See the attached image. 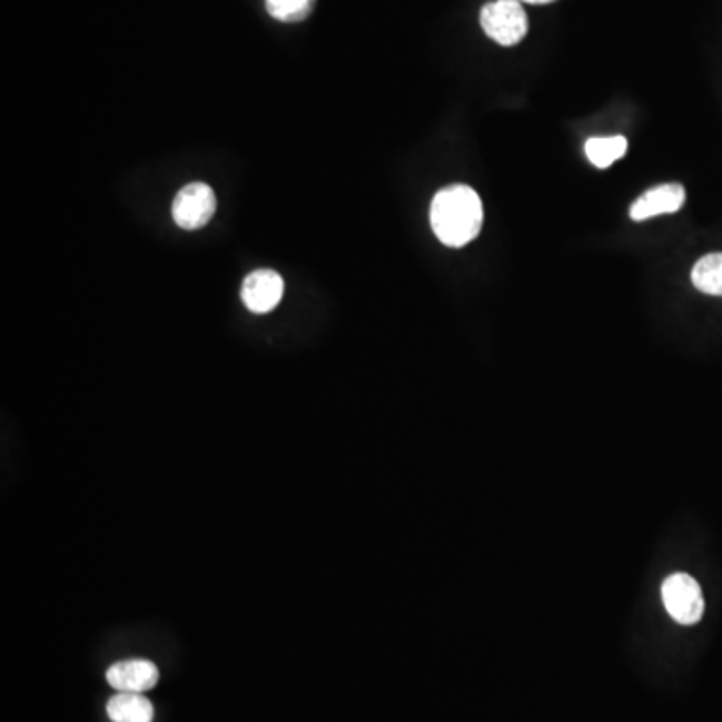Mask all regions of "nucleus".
Here are the masks:
<instances>
[{
	"instance_id": "f257e3e1",
	"label": "nucleus",
	"mask_w": 722,
	"mask_h": 722,
	"mask_svg": "<svg viewBox=\"0 0 722 722\" xmlns=\"http://www.w3.org/2000/svg\"><path fill=\"white\" fill-rule=\"evenodd\" d=\"M482 221V199L468 185L446 187L432 201L429 224L439 241L448 247H464L476 239Z\"/></svg>"
},
{
	"instance_id": "f03ea898",
	"label": "nucleus",
	"mask_w": 722,
	"mask_h": 722,
	"mask_svg": "<svg viewBox=\"0 0 722 722\" xmlns=\"http://www.w3.org/2000/svg\"><path fill=\"white\" fill-rule=\"evenodd\" d=\"M479 24L492 41L502 47H514L528 32V14L520 0H496L482 9Z\"/></svg>"
},
{
	"instance_id": "7ed1b4c3",
	"label": "nucleus",
	"mask_w": 722,
	"mask_h": 722,
	"mask_svg": "<svg viewBox=\"0 0 722 722\" xmlns=\"http://www.w3.org/2000/svg\"><path fill=\"white\" fill-rule=\"evenodd\" d=\"M662 604L672 621L682 626H692L704 616V596L701 584L691 574H672L662 582Z\"/></svg>"
},
{
	"instance_id": "20e7f679",
	"label": "nucleus",
	"mask_w": 722,
	"mask_h": 722,
	"mask_svg": "<svg viewBox=\"0 0 722 722\" xmlns=\"http://www.w3.org/2000/svg\"><path fill=\"white\" fill-rule=\"evenodd\" d=\"M217 211V197L207 184H189L175 197L171 215L175 224L187 231L201 229Z\"/></svg>"
},
{
	"instance_id": "39448f33",
	"label": "nucleus",
	"mask_w": 722,
	"mask_h": 722,
	"mask_svg": "<svg viewBox=\"0 0 722 722\" xmlns=\"http://www.w3.org/2000/svg\"><path fill=\"white\" fill-rule=\"evenodd\" d=\"M284 291L285 284L281 275L274 269H255L254 274L247 275L244 279L241 299L251 314L264 316L281 304Z\"/></svg>"
},
{
	"instance_id": "423d86ee",
	"label": "nucleus",
	"mask_w": 722,
	"mask_h": 722,
	"mask_svg": "<svg viewBox=\"0 0 722 722\" xmlns=\"http://www.w3.org/2000/svg\"><path fill=\"white\" fill-rule=\"evenodd\" d=\"M107 682L115 691L142 692L151 691L159 682V669L154 662L145 659L115 662L107 671Z\"/></svg>"
},
{
	"instance_id": "0eeeda50",
	"label": "nucleus",
	"mask_w": 722,
	"mask_h": 722,
	"mask_svg": "<svg viewBox=\"0 0 722 722\" xmlns=\"http://www.w3.org/2000/svg\"><path fill=\"white\" fill-rule=\"evenodd\" d=\"M686 201V191L681 184H664L649 189L631 207V219L646 221L659 215L676 214Z\"/></svg>"
},
{
	"instance_id": "6e6552de",
	"label": "nucleus",
	"mask_w": 722,
	"mask_h": 722,
	"mask_svg": "<svg viewBox=\"0 0 722 722\" xmlns=\"http://www.w3.org/2000/svg\"><path fill=\"white\" fill-rule=\"evenodd\" d=\"M107 716L112 722H154L155 709L139 692H117L107 702Z\"/></svg>"
},
{
	"instance_id": "1a4fd4ad",
	"label": "nucleus",
	"mask_w": 722,
	"mask_h": 722,
	"mask_svg": "<svg viewBox=\"0 0 722 722\" xmlns=\"http://www.w3.org/2000/svg\"><path fill=\"white\" fill-rule=\"evenodd\" d=\"M691 279L702 294L722 297V254L704 255L692 267Z\"/></svg>"
},
{
	"instance_id": "9d476101",
	"label": "nucleus",
	"mask_w": 722,
	"mask_h": 722,
	"mask_svg": "<svg viewBox=\"0 0 722 722\" xmlns=\"http://www.w3.org/2000/svg\"><path fill=\"white\" fill-rule=\"evenodd\" d=\"M629 142L621 135L616 137H596L586 142V157L599 169H606L624 157Z\"/></svg>"
},
{
	"instance_id": "9b49d317",
	"label": "nucleus",
	"mask_w": 722,
	"mask_h": 722,
	"mask_svg": "<svg viewBox=\"0 0 722 722\" xmlns=\"http://www.w3.org/2000/svg\"><path fill=\"white\" fill-rule=\"evenodd\" d=\"M265 9L275 21L301 22L316 9V0H265Z\"/></svg>"
},
{
	"instance_id": "f8f14e48",
	"label": "nucleus",
	"mask_w": 722,
	"mask_h": 722,
	"mask_svg": "<svg viewBox=\"0 0 722 722\" xmlns=\"http://www.w3.org/2000/svg\"><path fill=\"white\" fill-rule=\"evenodd\" d=\"M524 2H532V4H544V2H552V0H524Z\"/></svg>"
}]
</instances>
